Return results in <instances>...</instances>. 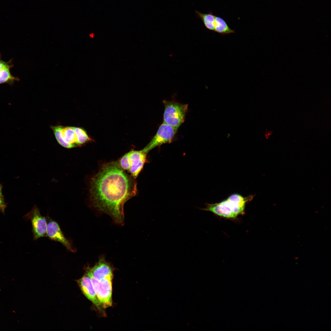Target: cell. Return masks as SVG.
Segmentation results:
<instances>
[{"instance_id":"cell-13","label":"cell","mask_w":331,"mask_h":331,"mask_svg":"<svg viewBox=\"0 0 331 331\" xmlns=\"http://www.w3.org/2000/svg\"><path fill=\"white\" fill-rule=\"evenodd\" d=\"M196 14L200 19L206 28L210 31H214L215 16L212 12L207 13H202L196 10Z\"/></svg>"},{"instance_id":"cell-6","label":"cell","mask_w":331,"mask_h":331,"mask_svg":"<svg viewBox=\"0 0 331 331\" xmlns=\"http://www.w3.org/2000/svg\"><path fill=\"white\" fill-rule=\"evenodd\" d=\"M25 217L31 221L33 239L37 240L41 237H47V222L46 218L42 216L40 211L35 206Z\"/></svg>"},{"instance_id":"cell-15","label":"cell","mask_w":331,"mask_h":331,"mask_svg":"<svg viewBox=\"0 0 331 331\" xmlns=\"http://www.w3.org/2000/svg\"><path fill=\"white\" fill-rule=\"evenodd\" d=\"M10 69L6 68L0 71V84H12L15 81L19 80L18 78L11 74L10 71Z\"/></svg>"},{"instance_id":"cell-1","label":"cell","mask_w":331,"mask_h":331,"mask_svg":"<svg viewBox=\"0 0 331 331\" xmlns=\"http://www.w3.org/2000/svg\"><path fill=\"white\" fill-rule=\"evenodd\" d=\"M137 192L135 179L117 162L104 165L91 181L89 192L93 205L119 224L124 221V204Z\"/></svg>"},{"instance_id":"cell-5","label":"cell","mask_w":331,"mask_h":331,"mask_svg":"<svg viewBox=\"0 0 331 331\" xmlns=\"http://www.w3.org/2000/svg\"><path fill=\"white\" fill-rule=\"evenodd\" d=\"M177 131L171 126L163 122L159 127L155 135L142 150V151L147 154L150 150L156 146L171 142Z\"/></svg>"},{"instance_id":"cell-3","label":"cell","mask_w":331,"mask_h":331,"mask_svg":"<svg viewBox=\"0 0 331 331\" xmlns=\"http://www.w3.org/2000/svg\"><path fill=\"white\" fill-rule=\"evenodd\" d=\"M165 107L163 123L177 130L184 122L188 105L174 101H163Z\"/></svg>"},{"instance_id":"cell-4","label":"cell","mask_w":331,"mask_h":331,"mask_svg":"<svg viewBox=\"0 0 331 331\" xmlns=\"http://www.w3.org/2000/svg\"><path fill=\"white\" fill-rule=\"evenodd\" d=\"M86 273L90 277L97 298L102 307L106 308L112 305V287L111 278H105L100 280L93 276L90 267H88Z\"/></svg>"},{"instance_id":"cell-20","label":"cell","mask_w":331,"mask_h":331,"mask_svg":"<svg viewBox=\"0 0 331 331\" xmlns=\"http://www.w3.org/2000/svg\"><path fill=\"white\" fill-rule=\"evenodd\" d=\"M2 186L0 184V195H3L2 194Z\"/></svg>"},{"instance_id":"cell-19","label":"cell","mask_w":331,"mask_h":331,"mask_svg":"<svg viewBox=\"0 0 331 331\" xmlns=\"http://www.w3.org/2000/svg\"><path fill=\"white\" fill-rule=\"evenodd\" d=\"M6 207V204L5 202L3 195H0V210L4 213Z\"/></svg>"},{"instance_id":"cell-7","label":"cell","mask_w":331,"mask_h":331,"mask_svg":"<svg viewBox=\"0 0 331 331\" xmlns=\"http://www.w3.org/2000/svg\"><path fill=\"white\" fill-rule=\"evenodd\" d=\"M47 222V237L50 239L62 243L68 250L74 252L72 243L67 239L64 235L58 223L47 216L46 217Z\"/></svg>"},{"instance_id":"cell-2","label":"cell","mask_w":331,"mask_h":331,"mask_svg":"<svg viewBox=\"0 0 331 331\" xmlns=\"http://www.w3.org/2000/svg\"><path fill=\"white\" fill-rule=\"evenodd\" d=\"M253 197L252 196L244 197L238 194H234L220 202L207 204L205 207L200 209L226 218L234 219L244 214L246 204Z\"/></svg>"},{"instance_id":"cell-8","label":"cell","mask_w":331,"mask_h":331,"mask_svg":"<svg viewBox=\"0 0 331 331\" xmlns=\"http://www.w3.org/2000/svg\"><path fill=\"white\" fill-rule=\"evenodd\" d=\"M77 281L84 295L93 303L101 313H103L104 312L97 298L89 276L86 273Z\"/></svg>"},{"instance_id":"cell-16","label":"cell","mask_w":331,"mask_h":331,"mask_svg":"<svg viewBox=\"0 0 331 331\" xmlns=\"http://www.w3.org/2000/svg\"><path fill=\"white\" fill-rule=\"evenodd\" d=\"M129 155L130 154L129 152L124 155L118 162L120 167L123 169L124 171H127L128 172H129L130 167Z\"/></svg>"},{"instance_id":"cell-12","label":"cell","mask_w":331,"mask_h":331,"mask_svg":"<svg viewBox=\"0 0 331 331\" xmlns=\"http://www.w3.org/2000/svg\"><path fill=\"white\" fill-rule=\"evenodd\" d=\"M214 31L222 35H227L235 32L230 29L226 21L221 17L215 15Z\"/></svg>"},{"instance_id":"cell-9","label":"cell","mask_w":331,"mask_h":331,"mask_svg":"<svg viewBox=\"0 0 331 331\" xmlns=\"http://www.w3.org/2000/svg\"><path fill=\"white\" fill-rule=\"evenodd\" d=\"M130 167L128 173L135 179L142 170L145 163L147 162L146 154L142 150L129 151Z\"/></svg>"},{"instance_id":"cell-10","label":"cell","mask_w":331,"mask_h":331,"mask_svg":"<svg viewBox=\"0 0 331 331\" xmlns=\"http://www.w3.org/2000/svg\"><path fill=\"white\" fill-rule=\"evenodd\" d=\"M90 268L93 276L97 280L108 278H113V268L103 256L101 257L98 262Z\"/></svg>"},{"instance_id":"cell-11","label":"cell","mask_w":331,"mask_h":331,"mask_svg":"<svg viewBox=\"0 0 331 331\" xmlns=\"http://www.w3.org/2000/svg\"><path fill=\"white\" fill-rule=\"evenodd\" d=\"M62 138L66 145V148H71L78 146L75 131L72 127H62Z\"/></svg>"},{"instance_id":"cell-17","label":"cell","mask_w":331,"mask_h":331,"mask_svg":"<svg viewBox=\"0 0 331 331\" xmlns=\"http://www.w3.org/2000/svg\"><path fill=\"white\" fill-rule=\"evenodd\" d=\"M51 127L57 142L62 146L66 148V144L63 139L62 135V126H51Z\"/></svg>"},{"instance_id":"cell-21","label":"cell","mask_w":331,"mask_h":331,"mask_svg":"<svg viewBox=\"0 0 331 331\" xmlns=\"http://www.w3.org/2000/svg\"><path fill=\"white\" fill-rule=\"evenodd\" d=\"M94 34H90V36L91 38H93L94 37Z\"/></svg>"},{"instance_id":"cell-18","label":"cell","mask_w":331,"mask_h":331,"mask_svg":"<svg viewBox=\"0 0 331 331\" xmlns=\"http://www.w3.org/2000/svg\"><path fill=\"white\" fill-rule=\"evenodd\" d=\"M13 66L10 61L6 62L0 59V71L6 68H11Z\"/></svg>"},{"instance_id":"cell-14","label":"cell","mask_w":331,"mask_h":331,"mask_svg":"<svg viewBox=\"0 0 331 331\" xmlns=\"http://www.w3.org/2000/svg\"><path fill=\"white\" fill-rule=\"evenodd\" d=\"M76 133L78 146H81L91 140L85 130L82 128L73 127Z\"/></svg>"}]
</instances>
